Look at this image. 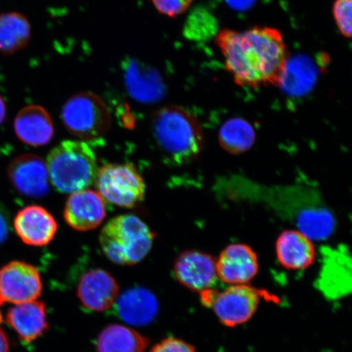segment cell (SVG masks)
I'll list each match as a JSON object with an SVG mask.
<instances>
[{
  "mask_svg": "<svg viewBox=\"0 0 352 352\" xmlns=\"http://www.w3.org/2000/svg\"><path fill=\"white\" fill-rule=\"evenodd\" d=\"M217 43L226 67L237 85L253 88L278 85L289 59L278 30H223L218 34Z\"/></svg>",
  "mask_w": 352,
  "mask_h": 352,
  "instance_id": "cell-1",
  "label": "cell"
},
{
  "mask_svg": "<svg viewBox=\"0 0 352 352\" xmlns=\"http://www.w3.org/2000/svg\"><path fill=\"white\" fill-rule=\"evenodd\" d=\"M152 130L158 148L171 164H189L204 148L200 122L182 107L170 105L158 110L153 118Z\"/></svg>",
  "mask_w": 352,
  "mask_h": 352,
  "instance_id": "cell-2",
  "label": "cell"
},
{
  "mask_svg": "<svg viewBox=\"0 0 352 352\" xmlns=\"http://www.w3.org/2000/svg\"><path fill=\"white\" fill-rule=\"evenodd\" d=\"M50 182L57 191L73 193L95 183L98 160L89 145L82 140H65L47 156Z\"/></svg>",
  "mask_w": 352,
  "mask_h": 352,
  "instance_id": "cell-3",
  "label": "cell"
},
{
  "mask_svg": "<svg viewBox=\"0 0 352 352\" xmlns=\"http://www.w3.org/2000/svg\"><path fill=\"white\" fill-rule=\"evenodd\" d=\"M154 233L133 214H122L109 220L100 232V244L105 256L120 265H134L151 252Z\"/></svg>",
  "mask_w": 352,
  "mask_h": 352,
  "instance_id": "cell-4",
  "label": "cell"
},
{
  "mask_svg": "<svg viewBox=\"0 0 352 352\" xmlns=\"http://www.w3.org/2000/svg\"><path fill=\"white\" fill-rule=\"evenodd\" d=\"M61 120L70 134L81 140L102 138L111 125V116L102 99L92 92L83 91L66 101Z\"/></svg>",
  "mask_w": 352,
  "mask_h": 352,
  "instance_id": "cell-5",
  "label": "cell"
},
{
  "mask_svg": "<svg viewBox=\"0 0 352 352\" xmlns=\"http://www.w3.org/2000/svg\"><path fill=\"white\" fill-rule=\"evenodd\" d=\"M98 192L104 200L122 208H132L144 199V180L129 164H109L100 167L95 180Z\"/></svg>",
  "mask_w": 352,
  "mask_h": 352,
  "instance_id": "cell-6",
  "label": "cell"
},
{
  "mask_svg": "<svg viewBox=\"0 0 352 352\" xmlns=\"http://www.w3.org/2000/svg\"><path fill=\"white\" fill-rule=\"evenodd\" d=\"M204 305L212 308L220 322L228 327L245 324L253 318L261 300L258 289L248 285H230L222 292L214 289L201 294Z\"/></svg>",
  "mask_w": 352,
  "mask_h": 352,
  "instance_id": "cell-7",
  "label": "cell"
},
{
  "mask_svg": "<svg viewBox=\"0 0 352 352\" xmlns=\"http://www.w3.org/2000/svg\"><path fill=\"white\" fill-rule=\"evenodd\" d=\"M43 283L36 267L21 261H12L0 270V298L13 305L37 300Z\"/></svg>",
  "mask_w": 352,
  "mask_h": 352,
  "instance_id": "cell-8",
  "label": "cell"
},
{
  "mask_svg": "<svg viewBox=\"0 0 352 352\" xmlns=\"http://www.w3.org/2000/svg\"><path fill=\"white\" fill-rule=\"evenodd\" d=\"M176 280L184 287L198 293L214 289L219 283L217 259L198 250H187L174 263Z\"/></svg>",
  "mask_w": 352,
  "mask_h": 352,
  "instance_id": "cell-9",
  "label": "cell"
},
{
  "mask_svg": "<svg viewBox=\"0 0 352 352\" xmlns=\"http://www.w3.org/2000/svg\"><path fill=\"white\" fill-rule=\"evenodd\" d=\"M8 174L13 187L21 195L41 198L50 192L47 164L34 154H24L14 158L8 166Z\"/></svg>",
  "mask_w": 352,
  "mask_h": 352,
  "instance_id": "cell-10",
  "label": "cell"
},
{
  "mask_svg": "<svg viewBox=\"0 0 352 352\" xmlns=\"http://www.w3.org/2000/svg\"><path fill=\"white\" fill-rule=\"evenodd\" d=\"M219 279L230 285H248L258 274V255L248 245L230 244L217 259Z\"/></svg>",
  "mask_w": 352,
  "mask_h": 352,
  "instance_id": "cell-11",
  "label": "cell"
},
{
  "mask_svg": "<svg viewBox=\"0 0 352 352\" xmlns=\"http://www.w3.org/2000/svg\"><path fill=\"white\" fill-rule=\"evenodd\" d=\"M77 294L86 309L103 312L116 305L120 296V286L108 272L96 268L82 276Z\"/></svg>",
  "mask_w": 352,
  "mask_h": 352,
  "instance_id": "cell-12",
  "label": "cell"
},
{
  "mask_svg": "<svg viewBox=\"0 0 352 352\" xmlns=\"http://www.w3.org/2000/svg\"><path fill=\"white\" fill-rule=\"evenodd\" d=\"M105 215L104 199L98 192L85 189L72 193L66 201L65 221L77 231L95 230L103 222Z\"/></svg>",
  "mask_w": 352,
  "mask_h": 352,
  "instance_id": "cell-13",
  "label": "cell"
},
{
  "mask_svg": "<svg viewBox=\"0 0 352 352\" xmlns=\"http://www.w3.org/2000/svg\"><path fill=\"white\" fill-rule=\"evenodd\" d=\"M13 223L21 240L37 248L50 244L57 232L56 219L41 206H28L21 210Z\"/></svg>",
  "mask_w": 352,
  "mask_h": 352,
  "instance_id": "cell-14",
  "label": "cell"
},
{
  "mask_svg": "<svg viewBox=\"0 0 352 352\" xmlns=\"http://www.w3.org/2000/svg\"><path fill=\"white\" fill-rule=\"evenodd\" d=\"M276 258L281 266L289 270H302L315 261L314 242L299 230H289L280 233L276 241Z\"/></svg>",
  "mask_w": 352,
  "mask_h": 352,
  "instance_id": "cell-15",
  "label": "cell"
},
{
  "mask_svg": "<svg viewBox=\"0 0 352 352\" xmlns=\"http://www.w3.org/2000/svg\"><path fill=\"white\" fill-rule=\"evenodd\" d=\"M14 130L21 142L32 146L46 145L54 135L50 113L39 105H28L21 109L15 118Z\"/></svg>",
  "mask_w": 352,
  "mask_h": 352,
  "instance_id": "cell-16",
  "label": "cell"
},
{
  "mask_svg": "<svg viewBox=\"0 0 352 352\" xmlns=\"http://www.w3.org/2000/svg\"><path fill=\"white\" fill-rule=\"evenodd\" d=\"M6 320L20 340L25 343L36 340L50 327L45 305L41 301L16 305L8 311Z\"/></svg>",
  "mask_w": 352,
  "mask_h": 352,
  "instance_id": "cell-17",
  "label": "cell"
},
{
  "mask_svg": "<svg viewBox=\"0 0 352 352\" xmlns=\"http://www.w3.org/2000/svg\"><path fill=\"white\" fill-rule=\"evenodd\" d=\"M117 314L127 324L144 327L156 318L158 302L154 294L145 288L126 290L116 300Z\"/></svg>",
  "mask_w": 352,
  "mask_h": 352,
  "instance_id": "cell-18",
  "label": "cell"
},
{
  "mask_svg": "<svg viewBox=\"0 0 352 352\" xmlns=\"http://www.w3.org/2000/svg\"><path fill=\"white\" fill-rule=\"evenodd\" d=\"M127 91L132 98L144 104H151L162 99L164 94V82L151 67L131 61L125 74Z\"/></svg>",
  "mask_w": 352,
  "mask_h": 352,
  "instance_id": "cell-19",
  "label": "cell"
},
{
  "mask_svg": "<svg viewBox=\"0 0 352 352\" xmlns=\"http://www.w3.org/2000/svg\"><path fill=\"white\" fill-rule=\"evenodd\" d=\"M321 292L329 298L337 299L351 292V266H347L346 255L330 254L325 258L318 280Z\"/></svg>",
  "mask_w": 352,
  "mask_h": 352,
  "instance_id": "cell-20",
  "label": "cell"
},
{
  "mask_svg": "<svg viewBox=\"0 0 352 352\" xmlns=\"http://www.w3.org/2000/svg\"><path fill=\"white\" fill-rule=\"evenodd\" d=\"M147 338L135 330L120 324H112L100 333L98 352H144L148 346Z\"/></svg>",
  "mask_w": 352,
  "mask_h": 352,
  "instance_id": "cell-21",
  "label": "cell"
},
{
  "mask_svg": "<svg viewBox=\"0 0 352 352\" xmlns=\"http://www.w3.org/2000/svg\"><path fill=\"white\" fill-rule=\"evenodd\" d=\"M32 29L28 19L19 12L0 15V52L13 54L28 45Z\"/></svg>",
  "mask_w": 352,
  "mask_h": 352,
  "instance_id": "cell-22",
  "label": "cell"
},
{
  "mask_svg": "<svg viewBox=\"0 0 352 352\" xmlns=\"http://www.w3.org/2000/svg\"><path fill=\"white\" fill-rule=\"evenodd\" d=\"M254 140V127L244 118H230L223 123L219 131V142L221 147L235 155L249 151Z\"/></svg>",
  "mask_w": 352,
  "mask_h": 352,
  "instance_id": "cell-23",
  "label": "cell"
},
{
  "mask_svg": "<svg viewBox=\"0 0 352 352\" xmlns=\"http://www.w3.org/2000/svg\"><path fill=\"white\" fill-rule=\"evenodd\" d=\"M316 78L314 65L308 59L299 56L288 59L278 85L286 94L302 95L314 86Z\"/></svg>",
  "mask_w": 352,
  "mask_h": 352,
  "instance_id": "cell-24",
  "label": "cell"
},
{
  "mask_svg": "<svg viewBox=\"0 0 352 352\" xmlns=\"http://www.w3.org/2000/svg\"><path fill=\"white\" fill-rule=\"evenodd\" d=\"M352 0H336L333 12L338 30L346 38L351 37Z\"/></svg>",
  "mask_w": 352,
  "mask_h": 352,
  "instance_id": "cell-25",
  "label": "cell"
},
{
  "mask_svg": "<svg viewBox=\"0 0 352 352\" xmlns=\"http://www.w3.org/2000/svg\"><path fill=\"white\" fill-rule=\"evenodd\" d=\"M193 0H152L154 7L162 14L177 16L186 12Z\"/></svg>",
  "mask_w": 352,
  "mask_h": 352,
  "instance_id": "cell-26",
  "label": "cell"
},
{
  "mask_svg": "<svg viewBox=\"0 0 352 352\" xmlns=\"http://www.w3.org/2000/svg\"><path fill=\"white\" fill-rule=\"evenodd\" d=\"M151 352H197L195 346L175 338H167L153 347Z\"/></svg>",
  "mask_w": 352,
  "mask_h": 352,
  "instance_id": "cell-27",
  "label": "cell"
},
{
  "mask_svg": "<svg viewBox=\"0 0 352 352\" xmlns=\"http://www.w3.org/2000/svg\"><path fill=\"white\" fill-rule=\"evenodd\" d=\"M8 232H10V226L7 215L0 209V245H2L7 239Z\"/></svg>",
  "mask_w": 352,
  "mask_h": 352,
  "instance_id": "cell-28",
  "label": "cell"
},
{
  "mask_svg": "<svg viewBox=\"0 0 352 352\" xmlns=\"http://www.w3.org/2000/svg\"><path fill=\"white\" fill-rule=\"evenodd\" d=\"M10 341H8L6 333L0 328V352H10Z\"/></svg>",
  "mask_w": 352,
  "mask_h": 352,
  "instance_id": "cell-29",
  "label": "cell"
},
{
  "mask_svg": "<svg viewBox=\"0 0 352 352\" xmlns=\"http://www.w3.org/2000/svg\"><path fill=\"white\" fill-rule=\"evenodd\" d=\"M6 103H4V101L1 98V96H0V125L2 124V122H3L4 118H6Z\"/></svg>",
  "mask_w": 352,
  "mask_h": 352,
  "instance_id": "cell-30",
  "label": "cell"
},
{
  "mask_svg": "<svg viewBox=\"0 0 352 352\" xmlns=\"http://www.w3.org/2000/svg\"><path fill=\"white\" fill-rule=\"evenodd\" d=\"M3 305V302L1 300V298H0V307H1ZM3 321V316L1 315V311H0V323H1Z\"/></svg>",
  "mask_w": 352,
  "mask_h": 352,
  "instance_id": "cell-31",
  "label": "cell"
}]
</instances>
